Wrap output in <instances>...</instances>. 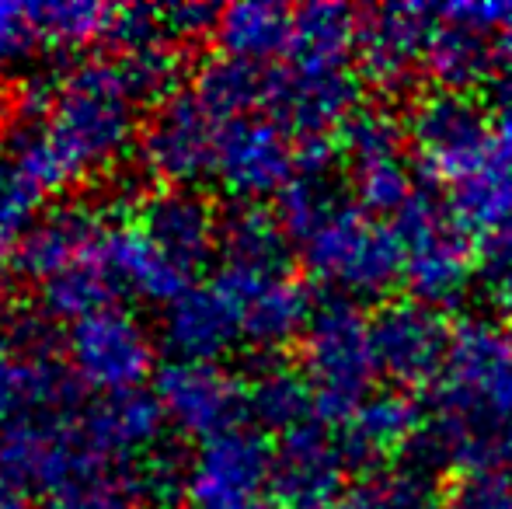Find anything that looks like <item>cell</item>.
Returning a JSON list of instances; mask_svg holds the SVG:
<instances>
[{"label":"cell","mask_w":512,"mask_h":509,"mask_svg":"<svg viewBox=\"0 0 512 509\" xmlns=\"http://www.w3.org/2000/svg\"><path fill=\"white\" fill-rule=\"evenodd\" d=\"M164 21V32L175 42H189L199 39V35L213 32L216 18H220V7L203 4V0H182V4H164L157 7Z\"/></svg>","instance_id":"40"},{"label":"cell","mask_w":512,"mask_h":509,"mask_svg":"<svg viewBox=\"0 0 512 509\" xmlns=\"http://www.w3.org/2000/svg\"><path fill=\"white\" fill-rule=\"evenodd\" d=\"M429 4H384L370 7L359 25L356 70L380 91H405L425 70L429 49Z\"/></svg>","instance_id":"18"},{"label":"cell","mask_w":512,"mask_h":509,"mask_svg":"<svg viewBox=\"0 0 512 509\" xmlns=\"http://www.w3.org/2000/svg\"><path fill=\"white\" fill-rule=\"evenodd\" d=\"M67 370L84 391L98 398L143 391L157 374V346L143 318L129 307H105L67 328L63 339Z\"/></svg>","instance_id":"8"},{"label":"cell","mask_w":512,"mask_h":509,"mask_svg":"<svg viewBox=\"0 0 512 509\" xmlns=\"http://www.w3.org/2000/svg\"><path fill=\"white\" fill-rule=\"evenodd\" d=\"M300 374L314 394L317 419L342 426L370 394H377V346H373V318L352 300L331 297L317 307L300 339Z\"/></svg>","instance_id":"4"},{"label":"cell","mask_w":512,"mask_h":509,"mask_svg":"<svg viewBox=\"0 0 512 509\" xmlns=\"http://www.w3.org/2000/svg\"><path fill=\"white\" fill-rule=\"evenodd\" d=\"M248 415L269 433H293L317 419V405L310 384L300 370L269 363L248 384Z\"/></svg>","instance_id":"31"},{"label":"cell","mask_w":512,"mask_h":509,"mask_svg":"<svg viewBox=\"0 0 512 509\" xmlns=\"http://www.w3.org/2000/svg\"><path fill=\"white\" fill-rule=\"evenodd\" d=\"M140 133V95L122 67L105 56H88L56 70L46 116L18 126L7 147L46 196L115 168Z\"/></svg>","instance_id":"1"},{"label":"cell","mask_w":512,"mask_h":509,"mask_svg":"<svg viewBox=\"0 0 512 509\" xmlns=\"http://www.w3.org/2000/svg\"><path fill=\"white\" fill-rule=\"evenodd\" d=\"M405 248V286L411 300L429 307H453L474 286L478 258L471 234L460 227L453 210L429 192H418L405 210L394 217Z\"/></svg>","instance_id":"5"},{"label":"cell","mask_w":512,"mask_h":509,"mask_svg":"<svg viewBox=\"0 0 512 509\" xmlns=\"http://www.w3.org/2000/svg\"><path fill=\"white\" fill-rule=\"evenodd\" d=\"M42 46L39 21L32 4L0 0V70H21L35 60Z\"/></svg>","instance_id":"36"},{"label":"cell","mask_w":512,"mask_h":509,"mask_svg":"<svg viewBox=\"0 0 512 509\" xmlns=\"http://www.w3.org/2000/svg\"><path fill=\"white\" fill-rule=\"evenodd\" d=\"M422 433H429L425 408L411 391H377L338 426L352 468H380L387 457L405 454Z\"/></svg>","instance_id":"21"},{"label":"cell","mask_w":512,"mask_h":509,"mask_svg":"<svg viewBox=\"0 0 512 509\" xmlns=\"http://www.w3.org/2000/svg\"><path fill=\"white\" fill-rule=\"evenodd\" d=\"M220 255L227 265L244 269H286L290 234L279 213L258 203H237L220 224Z\"/></svg>","instance_id":"28"},{"label":"cell","mask_w":512,"mask_h":509,"mask_svg":"<svg viewBox=\"0 0 512 509\" xmlns=\"http://www.w3.org/2000/svg\"><path fill=\"white\" fill-rule=\"evenodd\" d=\"M405 133L415 168L450 192L485 161L495 140V112L485 109L471 91L436 88L415 98Z\"/></svg>","instance_id":"6"},{"label":"cell","mask_w":512,"mask_h":509,"mask_svg":"<svg viewBox=\"0 0 512 509\" xmlns=\"http://www.w3.org/2000/svg\"><path fill=\"white\" fill-rule=\"evenodd\" d=\"M164 412L154 394H108L81 405V436L98 457L115 464H140L164 443Z\"/></svg>","instance_id":"20"},{"label":"cell","mask_w":512,"mask_h":509,"mask_svg":"<svg viewBox=\"0 0 512 509\" xmlns=\"http://www.w3.org/2000/svg\"><path fill=\"white\" fill-rule=\"evenodd\" d=\"M154 398L175 433L206 443L248 415V387L220 363L168 360L154 374Z\"/></svg>","instance_id":"12"},{"label":"cell","mask_w":512,"mask_h":509,"mask_svg":"<svg viewBox=\"0 0 512 509\" xmlns=\"http://www.w3.org/2000/svg\"><path fill=\"white\" fill-rule=\"evenodd\" d=\"M335 509H443V492L422 464H380L352 478Z\"/></svg>","instance_id":"29"},{"label":"cell","mask_w":512,"mask_h":509,"mask_svg":"<svg viewBox=\"0 0 512 509\" xmlns=\"http://www.w3.org/2000/svg\"><path fill=\"white\" fill-rule=\"evenodd\" d=\"M42 509H150L136 464H115L88 447L84 461L42 496Z\"/></svg>","instance_id":"27"},{"label":"cell","mask_w":512,"mask_h":509,"mask_svg":"<svg viewBox=\"0 0 512 509\" xmlns=\"http://www.w3.org/2000/svg\"><path fill=\"white\" fill-rule=\"evenodd\" d=\"M140 485L147 492L150 506H168L171 499L185 496V475H189V457L171 443H161L157 450H150L140 464Z\"/></svg>","instance_id":"38"},{"label":"cell","mask_w":512,"mask_h":509,"mask_svg":"<svg viewBox=\"0 0 512 509\" xmlns=\"http://www.w3.org/2000/svg\"><path fill=\"white\" fill-rule=\"evenodd\" d=\"M102 265L108 269V276L115 279L119 293L126 290V293H133L136 300H147V304L168 307L171 300H178L185 290L196 286L178 265H171L168 258L143 238L133 220L108 231Z\"/></svg>","instance_id":"25"},{"label":"cell","mask_w":512,"mask_h":509,"mask_svg":"<svg viewBox=\"0 0 512 509\" xmlns=\"http://www.w3.org/2000/svg\"><path fill=\"white\" fill-rule=\"evenodd\" d=\"M161 342L171 360L220 363L241 346V328L213 283H196L161 311Z\"/></svg>","instance_id":"22"},{"label":"cell","mask_w":512,"mask_h":509,"mask_svg":"<svg viewBox=\"0 0 512 509\" xmlns=\"http://www.w3.org/2000/svg\"><path fill=\"white\" fill-rule=\"evenodd\" d=\"M276 213L300 248L307 276L338 300H380L405 283L398 227L363 210L331 178V161H300Z\"/></svg>","instance_id":"2"},{"label":"cell","mask_w":512,"mask_h":509,"mask_svg":"<svg viewBox=\"0 0 512 509\" xmlns=\"http://www.w3.org/2000/svg\"><path fill=\"white\" fill-rule=\"evenodd\" d=\"M119 297V286L108 276V269L98 262L77 265L70 272H60V276L46 279L35 290V304H39V314L46 321H60V325H77V321L91 318V314L105 311V307L115 304Z\"/></svg>","instance_id":"32"},{"label":"cell","mask_w":512,"mask_h":509,"mask_svg":"<svg viewBox=\"0 0 512 509\" xmlns=\"http://www.w3.org/2000/svg\"><path fill=\"white\" fill-rule=\"evenodd\" d=\"M223 123L189 88L157 102L150 123L136 140L140 168L164 189H192L213 178Z\"/></svg>","instance_id":"10"},{"label":"cell","mask_w":512,"mask_h":509,"mask_svg":"<svg viewBox=\"0 0 512 509\" xmlns=\"http://www.w3.org/2000/svg\"><path fill=\"white\" fill-rule=\"evenodd\" d=\"M133 224L171 265L196 283V276L220 252V224L216 210L196 189H157L140 199Z\"/></svg>","instance_id":"17"},{"label":"cell","mask_w":512,"mask_h":509,"mask_svg":"<svg viewBox=\"0 0 512 509\" xmlns=\"http://www.w3.org/2000/svg\"><path fill=\"white\" fill-rule=\"evenodd\" d=\"M115 63L122 67L126 81L133 84V91L140 95V102H164L171 98L182 81V42H175L171 35H154V39L133 42V46L119 49Z\"/></svg>","instance_id":"34"},{"label":"cell","mask_w":512,"mask_h":509,"mask_svg":"<svg viewBox=\"0 0 512 509\" xmlns=\"http://www.w3.org/2000/svg\"><path fill=\"white\" fill-rule=\"evenodd\" d=\"M359 25H363V14H356L349 4H335V0L293 7L290 46H286L283 63L310 70V74L356 70Z\"/></svg>","instance_id":"24"},{"label":"cell","mask_w":512,"mask_h":509,"mask_svg":"<svg viewBox=\"0 0 512 509\" xmlns=\"http://www.w3.org/2000/svg\"><path fill=\"white\" fill-rule=\"evenodd\" d=\"M192 95L220 119L223 126L234 119L255 116L265 105V67L230 60V56H209L192 77Z\"/></svg>","instance_id":"30"},{"label":"cell","mask_w":512,"mask_h":509,"mask_svg":"<svg viewBox=\"0 0 512 509\" xmlns=\"http://www.w3.org/2000/svg\"><path fill=\"white\" fill-rule=\"evenodd\" d=\"M429 440L460 471H512V339L495 321L467 318L453 328Z\"/></svg>","instance_id":"3"},{"label":"cell","mask_w":512,"mask_h":509,"mask_svg":"<svg viewBox=\"0 0 512 509\" xmlns=\"http://www.w3.org/2000/svg\"><path fill=\"white\" fill-rule=\"evenodd\" d=\"M373 346L380 377H387L398 391H418L443 377L453 328L422 300H394L373 314Z\"/></svg>","instance_id":"14"},{"label":"cell","mask_w":512,"mask_h":509,"mask_svg":"<svg viewBox=\"0 0 512 509\" xmlns=\"http://www.w3.org/2000/svg\"><path fill=\"white\" fill-rule=\"evenodd\" d=\"M209 283L230 304L237 328H241V346L251 353L272 356L290 342L304 339L317 311L310 286L293 276L290 265L286 269H244V265L223 262Z\"/></svg>","instance_id":"9"},{"label":"cell","mask_w":512,"mask_h":509,"mask_svg":"<svg viewBox=\"0 0 512 509\" xmlns=\"http://www.w3.org/2000/svg\"><path fill=\"white\" fill-rule=\"evenodd\" d=\"M443 509H512V471H460L450 489H443Z\"/></svg>","instance_id":"35"},{"label":"cell","mask_w":512,"mask_h":509,"mask_svg":"<svg viewBox=\"0 0 512 509\" xmlns=\"http://www.w3.org/2000/svg\"><path fill=\"white\" fill-rule=\"evenodd\" d=\"M32 11L39 21L42 46L53 53H74L112 39L119 21V7L98 0H56V4H32Z\"/></svg>","instance_id":"33"},{"label":"cell","mask_w":512,"mask_h":509,"mask_svg":"<svg viewBox=\"0 0 512 509\" xmlns=\"http://www.w3.org/2000/svg\"><path fill=\"white\" fill-rule=\"evenodd\" d=\"M481 279L495 307L512 314V231L485 241V258H481Z\"/></svg>","instance_id":"39"},{"label":"cell","mask_w":512,"mask_h":509,"mask_svg":"<svg viewBox=\"0 0 512 509\" xmlns=\"http://www.w3.org/2000/svg\"><path fill=\"white\" fill-rule=\"evenodd\" d=\"M21 227L7 224L4 217H0V265L7 262V258H14V252H18V241H21Z\"/></svg>","instance_id":"42"},{"label":"cell","mask_w":512,"mask_h":509,"mask_svg":"<svg viewBox=\"0 0 512 509\" xmlns=\"http://www.w3.org/2000/svg\"><path fill=\"white\" fill-rule=\"evenodd\" d=\"M112 227L105 224V213L88 203H60L42 210L21 234L14 265L32 279L35 286L46 279L70 272L77 265L98 262L105 252V241Z\"/></svg>","instance_id":"19"},{"label":"cell","mask_w":512,"mask_h":509,"mask_svg":"<svg viewBox=\"0 0 512 509\" xmlns=\"http://www.w3.org/2000/svg\"><path fill=\"white\" fill-rule=\"evenodd\" d=\"M425 74L446 91L495 81V25L502 0H453L432 7Z\"/></svg>","instance_id":"15"},{"label":"cell","mask_w":512,"mask_h":509,"mask_svg":"<svg viewBox=\"0 0 512 509\" xmlns=\"http://www.w3.org/2000/svg\"><path fill=\"white\" fill-rule=\"evenodd\" d=\"M293 7L276 0H237L220 7L213 39L223 56L251 63V67H269L272 60H283L290 46Z\"/></svg>","instance_id":"26"},{"label":"cell","mask_w":512,"mask_h":509,"mask_svg":"<svg viewBox=\"0 0 512 509\" xmlns=\"http://www.w3.org/2000/svg\"><path fill=\"white\" fill-rule=\"evenodd\" d=\"M467 234L492 241L512 231V116L495 112V140L485 161L446 196Z\"/></svg>","instance_id":"23"},{"label":"cell","mask_w":512,"mask_h":509,"mask_svg":"<svg viewBox=\"0 0 512 509\" xmlns=\"http://www.w3.org/2000/svg\"><path fill=\"white\" fill-rule=\"evenodd\" d=\"M7 304H11V300H7V286L0 283V321L7 318Z\"/></svg>","instance_id":"43"},{"label":"cell","mask_w":512,"mask_h":509,"mask_svg":"<svg viewBox=\"0 0 512 509\" xmlns=\"http://www.w3.org/2000/svg\"><path fill=\"white\" fill-rule=\"evenodd\" d=\"M88 454L81 436V405L32 408L0 429V471L28 492L46 496Z\"/></svg>","instance_id":"13"},{"label":"cell","mask_w":512,"mask_h":509,"mask_svg":"<svg viewBox=\"0 0 512 509\" xmlns=\"http://www.w3.org/2000/svg\"><path fill=\"white\" fill-rule=\"evenodd\" d=\"M300 171V143L265 112L223 126L213 178L237 199L258 203L283 196Z\"/></svg>","instance_id":"11"},{"label":"cell","mask_w":512,"mask_h":509,"mask_svg":"<svg viewBox=\"0 0 512 509\" xmlns=\"http://www.w3.org/2000/svg\"><path fill=\"white\" fill-rule=\"evenodd\" d=\"M39 203H42V192L32 178L25 175V168L18 164L14 150L7 143H0V217L7 224L21 227L28 231L35 217H39Z\"/></svg>","instance_id":"37"},{"label":"cell","mask_w":512,"mask_h":509,"mask_svg":"<svg viewBox=\"0 0 512 509\" xmlns=\"http://www.w3.org/2000/svg\"><path fill=\"white\" fill-rule=\"evenodd\" d=\"M352 461L328 422L314 419L279 436L272 503L276 509H335L349 489Z\"/></svg>","instance_id":"16"},{"label":"cell","mask_w":512,"mask_h":509,"mask_svg":"<svg viewBox=\"0 0 512 509\" xmlns=\"http://www.w3.org/2000/svg\"><path fill=\"white\" fill-rule=\"evenodd\" d=\"M338 161L349 196L377 217H398L422 192L405 126L384 109H359L352 116L338 133Z\"/></svg>","instance_id":"7"},{"label":"cell","mask_w":512,"mask_h":509,"mask_svg":"<svg viewBox=\"0 0 512 509\" xmlns=\"http://www.w3.org/2000/svg\"><path fill=\"white\" fill-rule=\"evenodd\" d=\"M509 339H512V332H509Z\"/></svg>","instance_id":"44"},{"label":"cell","mask_w":512,"mask_h":509,"mask_svg":"<svg viewBox=\"0 0 512 509\" xmlns=\"http://www.w3.org/2000/svg\"><path fill=\"white\" fill-rule=\"evenodd\" d=\"M0 509H35L32 492L14 482L11 475H4V471H0Z\"/></svg>","instance_id":"41"}]
</instances>
